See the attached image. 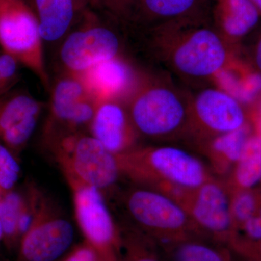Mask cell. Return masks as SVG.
Here are the masks:
<instances>
[{
	"label": "cell",
	"instance_id": "1f68e13d",
	"mask_svg": "<svg viewBox=\"0 0 261 261\" xmlns=\"http://www.w3.org/2000/svg\"><path fill=\"white\" fill-rule=\"evenodd\" d=\"M251 116L261 118V95L255 104L252 107Z\"/></svg>",
	"mask_w": 261,
	"mask_h": 261
},
{
	"label": "cell",
	"instance_id": "7c38bea8",
	"mask_svg": "<svg viewBox=\"0 0 261 261\" xmlns=\"http://www.w3.org/2000/svg\"><path fill=\"white\" fill-rule=\"evenodd\" d=\"M122 41L111 27L92 23L72 32L60 49L65 73L80 75L101 63L121 56Z\"/></svg>",
	"mask_w": 261,
	"mask_h": 261
},
{
	"label": "cell",
	"instance_id": "836d02e7",
	"mask_svg": "<svg viewBox=\"0 0 261 261\" xmlns=\"http://www.w3.org/2000/svg\"><path fill=\"white\" fill-rule=\"evenodd\" d=\"M3 237H4V233H3V226H2L1 222H0V243L3 242Z\"/></svg>",
	"mask_w": 261,
	"mask_h": 261
},
{
	"label": "cell",
	"instance_id": "f1b7e54d",
	"mask_svg": "<svg viewBox=\"0 0 261 261\" xmlns=\"http://www.w3.org/2000/svg\"><path fill=\"white\" fill-rule=\"evenodd\" d=\"M116 18H132L135 0H100Z\"/></svg>",
	"mask_w": 261,
	"mask_h": 261
},
{
	"label": "cell",
	"instance_id": "d590c367",
	"mask_svg": "<svg viewBox=\"0 0 261 261\" xmlns=\"http://www.w3.org/2000/svg\"><path fill=\"white\" fill-rule=\"evenodd\" d=\"M243 261H252V260H243Z\"/></svg>",
	"mask_w": 261,
	"mask_h": 261
},
{
	"label": "cell",
	"instance_id": "8fae6325",
	"mask_svg": "<svg viewBox=\"0 0 261 261\" xmlns=\"http://www.w3.org/2000/svg\"><path fill=\"white\" fill-rule=\"evenodd\" d=\"M249 119L243 105L222 89L208 87L190 96L188 135L201 144L242 128Z\"/></svg>",
	"mask_w": 261,
	"mask_h": 261
},
{
	"label": "cell",
	"instance_id": "83f0119b",
	"mask_svg": "<svg viewBox=\"0 0 261 261\" xmlns=\"http://www.w3.org/2000/svg\"><path fill=\"white\" fill-rule=\"evenodd\" d=\"M237 234L235 238L248 241L261 240V207L256 214L243 225Z\"/></svg>",
	"mask_w": 261,
	"mask_h": 261
},
{
	"label": "cell",
	"instance_id": "4316f807",
	"mask_svg": "<svg viewBox=\"0 0 261 261\" xmlns=\"http://www.w3.org/2000/svg\"><path fill=\"white\" fill-rule=\"evenodd\" d=\"M229 247L243 255L247 260L261 261V240L248 241L243 239L235 238Z\"/></svg>",
	"mask_w": 261,
	"mask_h": 261
},
{
	"label": "cell",
	"instance_id": "2e32d148",
	"mask_svg": "<svg viewBox=\"0 0 261 261\" xmlns=\"http://www.w3.org/2000/svg\"><path fill=\"white\" fill-rule=\"evenodd\" d=\"M209 0H135L132 18L149 29L176 22L207 20Z\"/></svg>",
	"mask_w": 261,
	"mask_h": 261
},
{
	"label": "cell",
	"instance_id": "5b68a950",
	"mask_svg": "<svg viewBox=\"0 0 261 261\" xmlns=\"http://www.w3.org/2000/svg\"><path fill=\"white\" fill-rule=\"evenodd\" d=\"M48 149L54 154L67 180L103 190L113 187L121 174L116 154L91 135H65Z\"/></svg>",
	"mask_w": 261,
	"mask_h": 261
},
{
	"label": "cell",
	"instance_id": "484cf974",
	"mask_svg": "<svg viewBox=\"0 0 261 261\" xmlns=\"http://www.w3.org/2000/svg\"><path fill=\"white\" fill-rule=\"evenodd\" d=\"M9 55L0 54V97L11 91L18 80V65Z\"/></svg>",
	"mask_w": 261,
	"mask_h": 261
},
{
	"label": "cell",
	"instance_id": "ffe728a7",
	"mask_svg": "<svg viewBox=\"0 0 261 261\" xmlns=\"http://www.w3.org/2000/svg\"><path fill=\"white\" fill-rule=\"evenodd\" d=\"M261 182V135L254 132L247 140L226 185L230 192L250 190Z\"/></svg>",
	"mask_w": 261,
	"mask_h": 261
},
{
	"label": "cell",
	"instance_id": "9a60e30c",
	"mask_svg": "<svg viewBox=\"0 0 261 261\" xmlns=\"http://www.w3.org/2000/svg\"><path fill=\"white\" fill-rule=\"evenodd\" d=\"M90 135L116 155L135 148L139 135L120 101L99 103L89 127Z\"/></svg>",
	"mask_w": 261,
	"mask_h": 261
},
{
	"label": "cell",
	"instance_id": "6da1fadb",
	"mask_svg": "<svg viewBox=\"0 0 261 261\" xmlns=\"http://www.w3.org/2000/svg\"><path fill=\"white\" fill-rule=\"evenodd\" d=\"M148 33L154 58L186 81L214 80L236 57L235 47L207 20L163 24Z\"/></svg>",
	"mask_w": 261,
	"mask_h": 261
},
{
	"label": "cell",
	"instance_id": "d6a6232c",
	"mask_svg": "<svg viewBox=\"0 0 261 261\" xmlns=\"http://www.w3.org/2000/svg\"><path fill=\"white\" fill-rule=\"evenodd\" d=\"M250 1L256 7L257 10H258L261 15V0H250Z\"/></svg>",
	"mask_w": 261,
	"mask_h": 261
},
{
	"label": "cell",
	"instance_id": "603a6c76",
	"mask_svg": "<svg viewBox=\"0 0 261 261\" xmlns=\"http://www.w3.org/2000/svg\"><path fill=\"white\" fill-rule=\"evenodd\" d=\"M230 210L236 235L245 222L261 207V190L257 189L231 192Z\"/></svg>",
	"mask_w": 261,
	"mask_h": 261
},
{
	"label": "cell",
	"instance_id": "d6986e66",
	"mask_svg": "<svg viewBox=\"0 0 261 261\" xmlns=\"http://www.w3.org/2000/svg\"><path fill=\"white\" fill-rule=\"evenodd\" d=\"M254 132L253 124L249 121L239 129L217 136L202 144L216 172L224 174L233 168Z\"/></svg>",
	"mask_w": 261,
	"mask_h": 261
},
{
	"label": "cell",
	"instance_id": "8992f818",
	"mask_svg": "<svg viewBox=\"0 0 261 261\" xmlns=\"http://www.w3.org/2000/svg\"><path fill=\"white\" fill-rule=\"evenodd\" d=\"M42 38L35 13L24 0H0V47L50 92Z\"/></svg>",
	"mask_w": 261,
	"mask_h": 261
},
{
	"label": "cell",
	"instance_id": "5bb4252c",
	"mask_svg": "<svg viewBox=\"0 0 261 261\" xmlns=\"http://www.w3.org/2000/svg\"><path fill=\"white\" fill-rule=\"evenodd\" d=\"M77 76L97 104L111 100L125 102L140 79L122 56L101 62Z\"/></svg>",
	"mask_w": 261,
	"mask_h": 261
},
{
	"label": "cell",
	"instance_id": "4fadbf2b",
	"mask_svg": "<svg viewBox=\"0 0 261 261\" xmlns=\"http://www.w3.org/2000/svg\"><path fill=\"white\" fill-rule=\"evenodd\" d=\"M43 108L44 103L23 91L0 97V142L16 157L32 138Z\"/></svg>",
	"mask_w": 261,
	"mask_h": 261
},
{
	"label": "cell",
	"instance_id": "f546056e",
	"mask_svg": "<svg viewBox=\"0 0 261 261\" xmlns=\"http://www.w3.org/2000/svg\"><path fill=\"white\" fill-rule=\"evenodd\" d=\"M63 261H102L97 252L87 243L77 247Z\"/></svg>",
	"mask_w": 261,
	"mask_h": 261
},
{
	"label": "cell",
	"instance_id": "44dd1931",
	"mask_svg": "<svg viewBox=\"0 0 261 261\" xmlns=\"http://www.w3.org/2000/svg\"><path fill=\"white\" fill-rule=\"evenodd\" d=\"M161 245L166 261H231L226 249L197 237Z\"/></svg>",
	"mask_w": 261,
	"mask_h": 261
},
{
	"label": "cell",
	"instance_id": "e575fe53",
	"mask_svg": "<svg viewBox=\"0 0 261 261\" xmlns=\"http://www.w3.org/2000/svg\"><path fill=\"white\" fill-rule=\"evenodd\" d=\"M77 1L79 2V3H80L81 6H82V5L85 4L86 1H87V0H77Z\"/></svg>",
	"mask_w": 261,
	"mask_h": 261
},
{
	"label": "cell",
	"instance_id": "52a82bcc",
	"mask_svg": "<svg viewBox=\"0 0 261 261\" xmlns=\"http://www.w3.org/2000/svg\"><path fill=\"white\" fill-rule=\"evenodd\" d=\"M73 193L75 218L87 243L102 261H119L122 237L101 190L73 180H67Z\"/></svg>",
	"mask_w": 261,
	"mask_h": 261
},
{
	"label": "cell",
	"instance_id": "30bf717a",
	"mask_svg": "<svg viewBox=\"0 0 261 261\" xmlns=\"http://www.w3.org/2000/svg\"><path fill=\"white\" fill-rule=\"evenodd\" d=\"M231 193L226 183L211 178L187 194L180 203L188 213L199 235L229 246L236 236L230 210Z\"/></svg>",
	"mask_w": 261,
	"mask_h": 261
},
{
	"label": "cell",
	"instance_id": "3957f363",
	"mask_svg": "<svg viewBox=\"0 0 261 261\" xmlns=\"http://www.w3.org/2000/svg\"><path fill=\"white\" fill-rule=\"evenodd\" d=\"M190 99L168 79L140 77L124 105L139 136L169 141L189 135Z\"/></svg>",
	"mask_w": 261,
	"mask_h": 261
},
{
	"label": "cell",
	"instance_id": "4dcf8cb0",
	"mask_svg": "<svg viewBox=\"0 0 261 261\" xmlns=\"http://www.w3.org/2000/svg\"><path fill=\"white\" fill-rule=\"evenodd\" d=\"M255 39L249 51L248 63L254 69L261 73V30Z\"/></svg>",
	"mask_w": 261,
	"mask_h": 261
},
{
	"label": "cell",
	"instance_id": "9c48e42d",
	"mask_svg": "<svg viewBox=\"0 0 261 261\" xmlns=\"http://www.w3.org/2000/svg\"><path fill=\"white\" fill-rule=\"evenodd\" d=\"M49 92L50 109L43 132L44 144L88 128L95 106L77 75L65 73Z\"/></svg>",
	"mask_w": 261,
	"mask_h": 261
},
{
	"label": "cell",
	"instance_id": "7402d4cb",
	"mask_svg": "<svg viewBox=\"0 0 261 261\" xmlns=\"http://www.w3.org/2000/svg\"><path fill=\"white\" fill-rule=\"evenodd\" d=\"M23 202V195L12 190L0 196V222L3 226V243L8 249L18 247V219Z\"/></svg>",
	"mask_w": 261,
	"mask_h": 261
},
{
	"label": "cell",
	"instance_id": "ac0fdd59",
	"mask_svg": "<svg viewBox=\"0 0 261 261\" xmlns=\"http://www.w3.org/2000/svg\"><path fill=\"white\" fill-rule=\"evenodd\" d=\"M43 40L54 42L68 32L81 9L77 0H33Z\"/></svg>",
	"mask_w": 261,
	"mask_h": 261
},
{
	"label": "cell",
	"instance_id": "7a4b0ae2",
	"mask_svg": "<svg viewBox=\"0 0 261 261\" xmlns=\"http://www.w3.org/2000/svg\"><path fill=\"white\" fill-rule=\"evenodd\" d=\"M116 156L121 174L179 202L213 178L199 158L176 146L136 147Z\"/></svg>",
	"mask_w": 261,
	"mask_h": 261
},
{
	"label": "cell",
	"instance_id": "277c9868",
	"mask_svg": "<svg viewBox=\"0 0 261 261\" xmlns=\"http://www.w3.org/2000/svg\"><path fill=\"white\" fill-rule=\"evenodd\" d=\"M123 205L146 236L161 245L198 236L185 207L164 192L145 187L132 189Z\"/></svg>",
	"mask_w": 261,
	"mask_h": 261
},
{
	"label": "cell",
	"instance_id": "e0dca14e",
	"mask_svg": "<svg viewBox=\"0 0 261 261\" xmlns=\"http://www.w3.org/2000/svg\"><path fill=\"white\" fill-rule=\"evenodd\" d=\"M214 28L233 47L258 25L261 15L250 0H216Z\"/></svg>",
	"mask_w": 261,
	"mask_h": 261
},
{
	"label": "cell",
	"instance_id": "d4e9b609",
	"mask_svg": "<svg viewBox=\"0 0 261 261\" xmlns=\"http://www.w3.org/2000/svg\"><path fill=\"white\" fill-rule=\"evenodd\" d=\"M20 173L16 156L0 142V196L13 190Z\"/></svg>",
	"mask_w": 261,
	"mask_h": 261
},
{
	"label": "cell",
	"instance_id": "ba28073f",
	"mask_svg": "<svg viewBox=\"0 0 261 261\" xmlns=\"http://www.w3.org/2000/svg\"><path fill=\"white\" fill-rule=\"evenodd\" d=\"M74 240V229L50 200L42 195L30 227L20 239L17 261H56Z\"/></svg>",
	"mask_w": 261,
	"mask_h": 261
},
{
	"label": "cell",
	"instance_id": "cb8c5ba5",
	"mask_svg": "<svg viewBox=\"0 0 261 261\" xmlns=\"http://www.w3.org/2000/svg\"><path fill=\"white\" fill-rule=\"evenodd\" d=\"M154 241L140 233H130L122 238L123 261H163L154 247Z\"/></svg>",
	"mask_w": 261,
	"mask_h": 261
}]
</instances>
